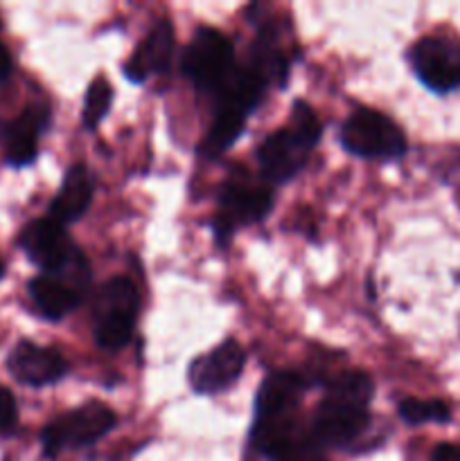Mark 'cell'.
Here are the masks:
<instances>
[{"instance_id":"e0dca14e","label":"cell","mask_w":460,"mask_h":461,"mask_svg":"<svg viewBox=\"0 0 460 461\" xmlns=\"http://www.w3.org/2000/svg\"><path fill=\"white\" fill-rule=\"evenodd\" d=\"M244 124H246V117L237 115V113L216 111L206 138L201 140L198 153L203 158H216L224 151H228L235 140L244 133Z\"/></svg>"},{"instance_id":"52a82bcc","label":"cell","mask_w":460,"mask_h":461,"mask_svg":"<svg viewBox=\"0 0 460 461\" xmlns=\"http://www.w3.org/2000/svg\"><path fill=\"white\" fill-rule=\"evenodd\" d=\"M140 297L133 284L126 277H113L99 288L95 297V342L106 351L126 347L133 336L138 320Z\"/></svg>"},{"instance_id":"ac0fdd59","label":"cell","mask_w":460,"mask_h":461,"mask_svg":"<svg viewBox=\"0 0 460 461\" xmlns=\"http://www.w3.org/2000/svg\"><path fill=\"white\" fill-rule=\"evenodd\" d=\"M111 104H113L111 81H108L104 75L95 77V79L88 84V90H86L84 113H81V124H84V129L88 131L97 129L99 122L108 115V111H111Z\"/></svg>"},{"instance_id":"44dd1931","label":"cell","mask_w":460,"mask_h":461,"mask_svg":"<svg viewBox=\"0 0 460 461\" xmlns=\"http://www.w3.org/2000/svg\"><path fill=\"white\" fill-rule=\"evenodd\" d=\"M431 461H460V446L455 444H440L433 450Z\"/></svg>"},{"instance_id":"3957f363","label":"cell","mask_w":460,"mask_h":461,"mask_svg":"<svg viewBox=\"0 0 460 461\" xmlns=\"http://www.w3.org/2000/svg\"><path fill=\"white\" fill-rule=\"evenodd\" d=\"M323 135V126L309 104H293L289 124L273 131L257 147V165L266 183H287L305 169L311 151Z\"/></svg>"},{"instance_id":"9c48e42d","label":"cell","mask_w":460,"mask_h":461,"mask_svg":"<svg viewBox=\"0 0 460 461\" xmlns=\"http://www.w3.org/2000/svg\"><path fill=\"white\" fill-rule=\"evenodd\" d=\"M233 41L215 27H198L180 57L183 75L203 93H216L235 68Z\"/></svg>"},{"instance_id":"8fae6325","label":"cell","mask_w":460,"mask_h":461,"mask_svg":"<svg viewBox=\"0 0 460 461\" xmlns=\"http://www.w3.org/2000/svg\"><path fill=\"white\" fill-rule=\"evenodd\" d=\"M246 365V354L237 340H224L219 347L192 360L188 381L197 394L215 396L230 390L239 381Z\"/></svg>"},{"instance_id":"6da1fadb","label":"cell","mask_w":460,"mask_h":461,"mask_svg":"<svg viewBox=\"0 0 460 461\" xmlns=\"http://www.w3.org/2000/svg\"><path fill=\"white\" fill-rule=\"evenodd\" d=\"M307 381L296 372H273L255 399L251 444L266 461H327L300 417Z\"/></svg>"},{"instance_id":"ffe728a7","label":"cell","mask_w":460,"mask_h":461,"mask_svg":"<svg viewBox=\"0 0 460 461\" xmlns=\"http://www.w3.org/2000/svg\"><path fill=\"white\" fill-rule=\"evenodd\" d=\"M18 423V405L12 392L0 385V437L9 435Z\"/></svg>"},{"instance_id":"5b68a950","label":"cell","mask_w":460,"mask_h":461,"mask_svg":"<svg viewBox=\"0 0 460 461\" xmlns=\"http://www.w3.org/2000/svg\"><path fill=\"white\" fill-rule=\"evenodd\" d=\"M273 207V192L264 183H257L244 169L233 171L216 194L215 228L219 243L233 239L244 225H253L264 219Z\"/></svg>"},{"instance_id":"9a60e30c","label":"cell","mask_w":460,"mask_h":461,"mask_svg":"<svg viewBox=\"0 0 460 461\" xmlns=\"http://www.w3.org/2000/svg\"><path fill=\"white\" fill-rule=\"evenodd\" d=\"M48 124V111L30 106L5 131V160L12 167H27L39 153V135Z\"/></svg>"},{"instance_id":"277c9868","label":"cell","mask_w":460,"mask_h":461,"mask_svg":"<svg viewBox=\"0 0 460 461\" xmlns=\"http://www.w3.org/2000/svg\"><path fill=\"white\" fill-rule=\"evenodd\" d=\"M18 246L30 257L32 264L43 270V275L61 277V275L70 273L81 286L84 282H88V261L68 237L66 228L50 216L25 225L18 237Z\"/></svg>"},{"instance_id":"8992f818","label":"cell","mask_w":460,"mask_h":461,"mask_svg":"<svg viewBox=\"0 0 460 461\" xmlns=\"http://www.w3.org/2000/svg\"><path fill=\"white\" fill-rule=\"evenodd\" d=\"M338 142L347 153L365 160H397L409 151L404 131L388 115L365 106L347 115L338 131Z\"/></svg>"},{"instance_id":"4fadbf2b","label":"cell","mask_w":460,"mask_h":461,"mask_svg":"<svg viewBox=\"0 0 460 461\" xmlns=\"http://www.w3.org/2000/svg\"><path fill=\"white\" fill-rule=\"evenodd\" d=\"M174 45L176 36L171 23L158 21L122 68L126 79H131L133 84H143L149 77L170 70L171 61H174Z\"/></svg>"},{"instance_id":"30bf717a","label":"cell","mask_w":460,"mask_h":461,"mask_svg":"<svg viewBox=\"0 0 460 461\" xmlns=\"http://www.w3.org/2000/svg\"><path fill=\"white\" fill-rule=\"evenodd\" d=\"M415 77L433 93H454L460 88V41L454 36H422L409 50Z\"/></svg>"},{"instance_id":"7c38bea8","label":"cell","mask_w":460,"mask_h":461,"mask_svg":"<svg viewBox=\"0 0 460 461\" xmlns=\"http://www.w3.org/2000/svg\"><path fill=\"white\" fill-rule=\"evenodd\" d=\"M7 369L18 383L30 387L54 385L68 374V363L52 347H41L36 342L23 340L9 354Z\"/></svg>"},{"instance_id":"603a6c76","label":"cell","mask_w":460,"mask_h":461,"mask_svg":"<svg viewBox=\"0 0 460 461\" xmlns=\"http://www.w3.org/2000/svg\"><path fill=\"white\" fill-rule=\"evenodd\" d=\"M3 275H5V264H3V261H0V277H3Z\"/></svg>"},{"instance_id":"ba28073f","label":"cell","mask_w":460,"mask_h":461,"mask_svg":"<svg viewBox=\"0 0 460 461\" xmlns=\"http://www.w3.org/2000/svg\"><path fill=\"white\" fill-rule=\"evenodd\" d=\"M117 417L108 405L99 401H88L79 408L63 412L41 432V444L48 457L66 453V450H79L86 446L97 444L115 428Z\"/></svg>"},{"instance_id":"d6986e66","label":"cell","mask_w":460,"mask_h":461,"mask_svg":"<svg viewBox=\"0 0 460 461\" xmlns=\"http://www.w3.org/2000/svg\"><path fill=\"white\" fill-rule=\"evenodd\" d=\"M401 421L409 426H422V423H446L451 419V408L445 401H422V399H404L400 403Z\"/></svg>"},{"instance_id":"2e32d148","label":"cell","mask_w":460,"mask_h":461,"mask_svg":"<svg viewBox=\"0 0 460 461\" xmlns=\"http://www.w3.org/2000/svg\"><path fill=\"white\" fill-rule=\"evenodd\" d=\"M27 288H30L34 309L52 322H59L66 315H70L81 302V288L66 282V279L54 277V275H39V277L32 279Z\"/></svg>"},{"instance_id":"7402d4cb","label":"cell","mask_w":460,"mask_h":461,"mask_svg":"<svg viewBox=\"0 0 460 461\" xmlns=\"http://www.w3.org/2000/svg\"><path fill=\"white\" fill-rule=\"evenodd\" d=\"M9 75H12V54H9V50L0 43V84L7 81Z\"/></svg>"},{"instance_id":"7a4b0ae2","label":"cell","mask_w":460,"mask_h":461,"mask_svg":"<svg viewBox=\"0 0 460 461\" xmlns=\"http://www.w3.org/2000/svg\"><path fill=\"white\" fill-rule=\"evenodd\" d=\"M373 396V378L361 369H347L332 378L309 421L311 435L320 448H350L370 426Z\"/></svg>"},{"instance_id":"5bb4252c","label":"cell","mask_w":460,"mask_h":461,"mask_svg":"<svg viewBox=\"0 0 460 461\" xmlns=\"http://www.w3.org/2000/svg\"><path fill=\"white\" fill-rule=\"evenodd\" d=\"M93 201V176L86 165H72L63 176L61 189L50 205L48 216L59 225L77 223L88 212Z\"/></svg>"}]
</instances>
